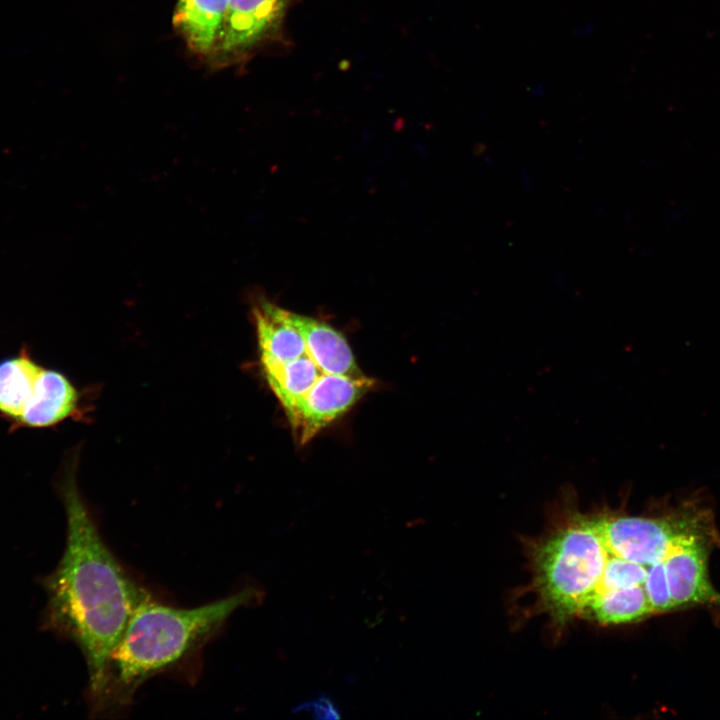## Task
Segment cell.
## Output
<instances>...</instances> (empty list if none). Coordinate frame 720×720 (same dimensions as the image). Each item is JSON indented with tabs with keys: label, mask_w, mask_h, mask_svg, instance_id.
Returning a JSON list of instances; mask_svg holds the SVG:
<instances>
[{
	"label": "cell",
	"mask_w": 720,
	"mask_h": 720,
	"mask_svg": "<svg viewBox=\"0 0 720 720\" xmlns=\"http://www.w3.org/2000/svg\"><path fill=\"white\" fill-rule=\"evenodd\" d=\"M67 522L62 557L43 579L45 627L73 642L88 673V700L100 695L110 655L148 593L103 540L75 479L73 465L58 487Z\"/></svg>",
	"instance_id": "1"
},
{
	"label": "cell",
	"mask_w": 720,
	"mask_h": 720,
	"mask_svg": "<svg viewBox=\"0 0 720 720\" xmlns=\"http://www.w3.org/2000/svg\"><path fill=\"white\" fill-rule=\"evenodd\" d=\"M263 592L246 585L191 608L170 606L148 594L110 655L100 695L89 705L91 712L98 715L128 707L141 685L197 656L234 612L260 602Z\"/></svg>",
	"instance_id": "2"
},
{
	"label": "cell",
	"mask_w": 720,
	"mask_h": 720,
	"mask_svg": "<svg viewBox=\"0 0 720 720\" xmlns=\"http://www.w3.org/2000/svg\"><path fill=\"white\" fill-rule=\"evenodd\" d=\"M591 516L610 552L645 567L664 561L673 548L685 541L707 539L720 543L713 511L697 493L674 505L663 503V509L651 515L605 509Z\"/></svg>",
	"instance_id": "3"
},
{
	"label": "cell",
	"mask_w": 720,
	"mask_h": 720,
	"mask_svg": "<svg viewBox=\"0 0 720 720\" xmlns=\"http://www.w3.org/2000/svg\"><path fill=\"white\" fill-rule=\"evenodd\" d=\"M375 381L365 375L351 377L325 374L311 390L286 412L295 439L300 444L347 412Z\"/></svg>",
	"instance_id": "4"
},
{
	"label": "cell",
	"mask_w": 720,
	"mask_h": 720,
	"mask_svg": "<svg viewBox=\"0 0 720 720\" xmlns=\"http://www.w3.org/2000/svg\"><path fill=\"white\" fill-rule=\"evenodd\" d=\"M717 544L706 539L685 541L664 559L675 609L695 605L720 606V593L711 584L707 569L708 555Z\"/></svg>",
	"instance_id": "5"
},
{
	"label": "cell",
	"mask_w": 720,
	"mask_h": 720,
	"mask_svg": "<svg viewBox=\"0 0 720 720\" xmlns=\"http://www.w3.org/2000/svg\"><path fill=\"white\" fill-rule=\"evenodd\" d=\"M289 0H230L217 42L222 52L243 51L278 24Z\"/></svg>",
	"instance_id": "6"
},
{
	"label": "cell",
	"mask_w": 720,
	"mask_h": 720,
	"mask_svg": "<svg viewBox=\"0 0 720 720\" xmlns=\"http://www.w3.org/2000/svg\"><path fill=\"white\" fill-rule=\"evenodd\" d=\"M80 393L61 372L43 368L16 427L47 428L79 415Z\"/></svg>",
	"instance_id": "7"
},
{
	"label": "cell",
	"mask_w": 720,
	"mask_h": 720,
	"mask_svg": "<svg viewBox=\"0 0 720 720\" xmlns=\"http://www.w3.org/2000/svg\"><path fill=\"white\" fill-rule=\"evenodd\" d=\"M290 322L303 336L308 354L327 374L359 377L358 368L345 337L325 322L287 310Z\"/></svg>",
	"instance_id": "8"
},
{
	"label": "cell",
	"mask_w": 720,
	"mask_h": 720,
	"mask_svg": "<svg viewBox=\"0 0 720 720\" xmlns=\"http://www.w3.org/2000/svg\"><path fill=\"white\" fill-rule=\"evenodd\" d=\"M230 0H178L173 24L194 51L206 54L217 42Z\"/></svg>",
	"instance_id": "9"
},
{
	"label": "cell",
	"mask_w": 720,
	"mask_h": 720,
	"mask_svg": "<svg viewBox=\"0 0 720 720\" xmlns=\"http://www.w3.org/2000/svg\"><path fill=\"white\" fill-rule=\"evenodd\" d=\"M43 368L26 346L0 361V416L15 427Z\"/></svg>",
	"instance_id": "10"
},
{
	"label": "cell",
	"mask_w": 720,
	"mask_h": 720,
	"mask_svg": "<svg viewBox=\"0 0 720 720\" xmlns=\"http://www.w3.org/2000/svg\"><path fill=\"white\" fill-rule=\"evenodd\" d=\"M644 590L653 615L675 610L669 591L664 561L648 567Z\"/></svg>",
	"instance_id": "11"
},
{
	"label": "cell",
	"mask_w": 720,
	"mask_h": 720,
	"mask_svg": "<svg viewBox=\"0 0 720 720\" xmlns=\"http://www.w3.org/2000/svg\"><path fill=\"white\" fill-rule=\"evenodd\" d=\"M303 710L312 712L313 716L320 719L338 718V711L334 703L326 696H320L316 700L305 703L297 708V711Z\"/></svg>",
	"instance_id": "12"
},
{
	"label": "cell",
	"mask_w": 720,
	"mask_h": 720,
	"mask_svg": "<svg viewBox=\"0 0 720 720\" xmlns=\"http://www.w3.org/2000/svg\"><path fill=\"white\" fill-rule=\"evenodd\" d=\"M595 30V26L592 23H585L575 28L574 34L579 37H587L591 35Z\"/></svg>",
	"instance_id": "13"
},
{
	"label": "cell",
	"mask_w": 720,
	"mask_h": 720,
	"mask_svg": "<svg viewBox=\"0 0 720 720\" xmlns=\"http://www.w3.org/2000/svg\"><path fill=\"white\" fill-rule=\"evenodd\" d=\"M545 87L541 83H537L534 86L530 88V92L532 95L536 96H543L544 95Z\"/></svg>",
	"instance_id": "14"
}]
</instances>
